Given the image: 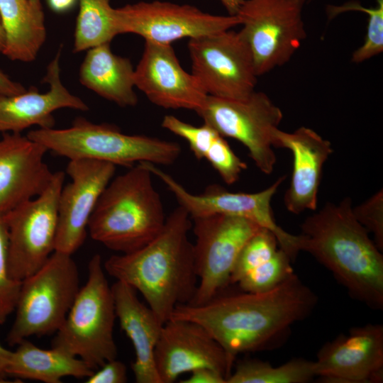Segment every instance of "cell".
Wrapping results in <instances>:
<instances>
[{"label":"cell","instance_id":"1","mask_svg":"<svg viewBox=\"0 0 383 383\" xmlns=\"http://www.w3.org/2000/svg\"><path fill=\"white\" fill-rule=\"evenodd\" d=\"M317 302L316 294L293 273L267 292L218 294L202 304L178 305L170 318L204 327L225 351L232 372L238 355L273 348Z\"/></svg>","mask_w":383,"mask_h":383},{"label":"cell","instance_id":"2","mask_svg":"<svg viewBox=\"0 0 383 383\" xmlns=\"http://www.w3.org/2000/svg\"><path fill=\"white\" fill-rule=\"evenodd\" d=\"M191 220L179 206L148 243L104 262L106 273L139 292L162 323L177 306L191 303L196 291L194 246L189 238Z\"/></svg>","mask_w":383,"mask_h":383},{"label":"cell","instance_id":"3","mask_svg":"<svg viewBox=\"0 0 383 383\" xmlns=\"http://www.w3.org/2000/svg\"><path fill=\"white\" fill-rule=\"evenodd\" d=\"M355 218L352 199L327 202L307 217L297 235L300 251L331 272L354 299L373 309L383 308V256Z\"/></svg>","mask_w":383,"mask_h":383},{"label":"cell","instance_id":"4","mask_svg":"<svg viewBox=\"0 0 383 383\" xmlns=\"http://www.w3.org/2000/svg\"><path fill=\"white\" fill-rule=\"evenodd\" d=\"M145 162L113 177L91 216V238L121 253L136 250L162 229L167 216Z\"/></svg>","mask_w":383,"mask_h":383},{"label":"cell","instance_id":"5","mask_svg":"<svg viewBox=\"0 0 383 383\" xmlns=\"http://www.w3.org/2000/svg\"><path fill=\"white\" fill-rule=\"evenodd\" d=\"M27 136L70 160H92L129 168L140 162L170 165L182 152L177 143L126 134L116 126L95 123L83 117L76 118L68 128H38Z\"/></svg>","mask_w":383,"mask_h":383},{"label":"cell","instance_id":"6","mask_svg":"<svg viewBox=\"0 0 383 383\" xmlns=\"http://www.w3.org/2000/svg\"><path fill=\"white\" fill-rule=\"evenodd\" d=\"M87 272V281L55 333L52 347L79 357L94 371L106 361L117 358L113 337L116 315L111 286L100 255L90 259Z\"/></svg>","mask_w":383,"mask_h":383},{"label":"cell","instance_id":"7","mask_svg":"<svg viewBox=\"0 0 383 383\" xmlns=\"http://www.w3.org/2000/svg\"><path fill=\"white\" fill-rule=\"evenodd\" d=\"M79 289V270L72 255L55 250L40 268L21 281L8 344L55 333Z\"/></svg>","mask_w":383,"mask_h":383},{"label":"cell","instance_id":"8","mask_svg":"<svg viewBox=\"0 0 383 383\" xmlns=\"http://www.w3.org/2000/svg\"><path fill=\"white\" fill-rule=\"evenodd\" d=\"M306 0H244L236 16L252 53L257 75L287 63L306 38Z\"/></svg>","mask_w":383,"mask_h":383},{"label":"cell","instance_id":"9","mask_svg":"<svg viewBox=\"0 0 383 383\" xmlns=\"http://www.w3.org/2000/svg\"><path fill=\"white\" fill-rule=\"evenodd\" d=\"M65 174L53 173L45 190L4 214L11 277L21 282L40 268L55 250L58 199Z\"/></svg>","mask_w":383,"mask_h":383},{"label":"cell","instance_id":"10","mask_svg":"<svg viewBox=\"0 0 383 383\" xmlns=\"http://www.w3.org/2000/svg\"><path fill=\"white\" fill-rule=\"evenodd\" d=\"M196 113L224 138L240 142L262 172H272L276 163L273 133L283 113L265 93L255 91L242 100L208 95Z\"/></svg>","mask_w":383,"mask_h":383},{"label":"cell","instance_id":"11","mask_svg":"<svg viewBox=\"0 0 383 383\" xmlns=\"http://www.w3.org/2000/svg\"><path fill=\"white\" fill-rule=\"evenodd\" d=\"M195 235L194 258L198 284L192 304H202L228 283L238 257L261 228L240 216L215 214L192 218Z\"/></svg>","mask_w":383,"mask_h":383},{"label":"cell","instance_id":"12","mask_svg":"<svg viewBox=\"0 0 383 383\" xmlns=\"http://www.w3.org/2000/svg\"><path fill=\"white\" fill-rule=\"evenodd\" d=\"M192 74L209 96L242 100L254 92L257 75L250 50L231 30L189 39Z\"/></svg>","mask_w":383,"mask_h":383},{"label":"cell","instance_id":"13","mask_svg":"<svg viewBox=\"0 0 383 383\" xmlns=\"http://www.w3.org/2000/svg\"><path fill=\"white\" fill-rule=\"evenodd\" d=\"M152 175L158 177L175 196L179 206L191 218L215 214L244 217L271 231L277 237L279 248L294 261L299 250L297 235L283 230L276 223L271 201L286 175L279 177L267 188L254 193L234 192L218 184L209 185L202 194H194L173 177L157 165L145 162Z\"/></svg>","mask_w":383,"mask_h":383},{"label":"cell","instance_id":"14","mask_svg":"<svg viewBox=\"0 0 383 383\" xmlns=\"http://www.w3.org/2000/svg\"><path fill=\"white\" fill-rule=\"evenodd\" d=\"M118 33H133L145 41L171 45L189 39L231 30L240 25L236 16L205 13L188 4L167 1H139L115 9Z\"/></svg>","mask_w":383,"mask_h":383},{"label":"cell","instance_id":"15","mask_svg":"<svg viewBox=\"0 0 383 383\" xmlns=\"http://www.w3.org/2000/svg\"><path fill=\"white\" fill-rule=\"evenodd\" d=\"M115 172L109 162L70 160L66 172L71 182L62 186L58 199L55 251L72 255L83 245L91 216Z\"/></svg>","mask_w":383,"mask_h":383},{"label":"cell","instance_id":"16","mask_svg":"<svg viewBox=\"0 0 383 383\" xmlns=\"http://www.w3.org/2000/svg\"><path fill=\"white\" fill-rule=\"evenodd\" d=\"M316 376L328 382H380L383 379V326L350 328L326 343L314 361Z\"/></svg>","mask_w":383,"mask_h":383},{"label":"cell","instance_id":"17","mask_svg":"<svg viewBox=\"0 0 383 383\" xmlns=\"http://www.w3.org/2000/svg\"><path fill=\"white\" fill-rule=\"evenodd\" d=\"M161 383H172L184 373L201 367L231 373L225 351L199 323L170 318L162 326L155 350Z\"/></svg>","mask_w":383,"mask_h":383},{"label":"cell","instance_id":"18","mask_svg":"<svg viewBox=\"0 0 383 383\" xmlns=\"http://www.w3.org/2000/svg\"><path fill=\"white\" fill-rule=\"evenodd\" d=\"M134 82L152 103L165 109L196 112L208 96L197 79L182 68L171 45L145 41Z\"/></svg>","mask_w":383,"mask_h":383},{"label":"cell","instance_id":"19","mask_svg":"<svg viewBox=\"0 0 383 383\" xmlns=\"http://www.w3.org/2000/svg\"><path fill=\"white\" fill-rule=\"evenodd\" d=\"M48 150L21 133L0 139V213L5 214L41 194L53 173L44 161Z\"/></svg>","mask_w":383,"mask_h":383},{"label":"cell","instance_id":"20","mask_svg":"<svg viewBox=\"0 0 383 383\" xmlns=\"http://www.w3.org/2000/svg\"><path fill=\"white\" fill-rule=\"evenodd\" d=\"M61 51L62 46L47 67L43 81L49 84L48 91L40 93L30 87L16 95L0 94V132L21 133L33 126L50 128L55 125L52 113L58 109L89 110L88 105L70 93L62 82Z\"/></svg>","mask_w":383,"mask_h":383},{"label":"cell","instance_id":"21","mask_svg":"<svg viewBox=\"0 0 383 383\" xmlns=\"http://www.w3.org/2000/svg\"><path fill=\"white\" fill-rule=\"evenodd\" d=\"M273 147L286 148L293 155L291 182L284 196L286 209L294 214L316 211L323 167L333 152L331 142L301 126L291 133L276 129Z\"/></svg>","mask_w":383,"mask_h":383},{"label":"cell","instance_id":"22","mask_svg":"<svg viewBox=\"0 0 383 383\" xmlns=\"http://www.w3.org/2000/svg\"><path fill=\"white\" fill-rule=\"evenodd\" d=\"M111 289L116 318L134 348L131 368L135 382L161 383L155 350L164 323L139 300L137 292L128 284L116 280Z\"/></svg>","mask_w":383,"mask_h":383},{"label":"cell","instance_id":"23","mask_svg":"<svg viewBox=\"0 0 383 383\" xmlns=\"http://www.w3.org/2000/svg\"><path fill=\"white\" fill-rule=\"evenodd\" d=\"M80 83L121 107L135 106L134 69L129 59L115 55L110 43L87 50L79 69Z\"/></svg>","mask_w":383,"mask_h":383},{"label":"cell","instance_id":"24","mask_svg":"<svg viewBox=\"0 0 383 383\" xmlns=\"http://www.w3.org/2000/svg\"><path fill=\"white\" fill-rule=\"evenodd\" d=\"M16 345L6 367L9 377L60 383L65 377L87 378L94 372L82 360L59 348L42 349L27 339Z\"/></svg>","mask_w":383,"mask_h":383},{"label":"cell","instance_id":"25","mask_svg":"<svg viewBox=\"0 0 383 383\" xmlns=\"http://www.w3.org/2000/svg\"><path fill=\"white\" fill-rule=\"evenodd\" d=\"M0 22L6 39L2 54L12 61L35 60L46 39L43 11L29 0H0Z\"/></svg>","mask_w":383,"mask_h":383},{"label":"cell","instance_id":"26","mask_svg":"<svg viewBox=\"0 0 383 383\" xmlns=\"http://www.w3.org/2000/svg\"><path fill=\"white\" fill-rule=\"evenodd\" d=\"M74 52L87 50L96 45L111 43L118 31L115 9L110 0H78Z\"/></svg>","mask_w":383,"mask_h":383},{"label":"cell","instance_id":"27","mask_svg":"<svg viewBox=\"0 0 383 383\" xmlns=\"http://www.w3.org/2000/svg\"><path fill=\"white\" fill-rule=\"evenodd\" d=\"M316 377L314 361L292 359L279 366L258 360L237 364L226 383H305Z\"/></svg>","mask_w":383,"mask_h":383},{"label":"cell","instance_id":"28","mask_svg":"<svg viewBox=\"0 0 383 383\" xmlns=\"http://www.w3.org/2000/svg\"><path fill=\"white\" fill-rule=\"evenodd\" d=\"M375 1L376 6L372 7L364 6L357 1L326 6V15L329 20L348 11H360L367 16L365 38L362 45L352 54L351 61L353 63H362L383 51V0Z\"/></svg>","mask_w":383,"mask_h":383},{"label":"cell","instance_id":"29","mask_svg":"<svg viewBox=\"0 0 383 383\" xmlns=\"http://www.w3.org/2000/svg\"><path fill=\"white\" fill-rule=\"evenodd\" d=\"M279 248L276 235L269 229L261 228L241 250L230 278L235 284L241 277L271 259Z\"/></svg>","mask_w":383,"mask_h":383},{"label":"cell","instance_id":"30","mask_svg":"<svg viewBox=\"0 0 383 383\" xmlns=\"http://www.w3.org/2000/svg\"><path fill=\"white\" fill-rule=\"evenodd\" d=\"M289 256L280 248L267 262L241 277L235 284L246 292L269 291L294 272Z\"/></svg>","mask_w":383,"mask_h":383},{"label":"cell","instance_id":"31","mask_svg":"<svg viewBox=\"0 0 383 383\" xmlns=\"http://www.w3.org/2000/svg\"><path fill=\"white\" fill-rule=\"evenodd\" d=\"M162 126L184 139L198 160L204 159L213 142L221 135L209 124L204 123L201 126H195L172 115L164 116Z\"/></svg>","mask_w":383,"mask_h":383},{"label":"cell","instance_id":"32","mask_svg":"<svg viewBox=\"0 0 383 383\" xmlns=\"http://www.w3.org/2000/svg\"><path fill=\"white\" fill-rule=\"evenodd\" d=\"M21 283L9 272L7 229L4 216L0 213V324L14 311Z\"/></svg>","mask_w":383,"mask_h":383},{"label":"cell","instance_id":"33","mask_svg":"<svg viewBox=\"0 0 383 383\" xmlns=\"http://www.w3.org/2000/svg\"><path fill=\"white\" fill-rule=\"evenodd\" d=\"M204 159L228 184L235 183L242 172L247 168L246 163L235 155L221 135L213 142Z\"/></svg>","mask_w":383,"mask_h":383},{"label":"cell","instance_id":"34","mask_svg":"<svg viewBox=\"0 0 383 383\" xmlns=\"http://www.w3.org/2000/svg\"><path fill=\"white\" fill-rule=\"evenodd\" d=\"M356 220L374 236V243L383 250V191L380 189L360 205L353 207Z\"/></svg>","mask_w":383,"mask_h":383},{"label":"cell","instance_id":"35","mask_svg":"<svg viewBox=\"0 0 383 383\" xmlns=\"http://www.w3.org/2000/svg\"><path fill=\"white\" fill-rule=\"evenodd\" d=\"M86 379L87 383H125L128 380L127 367L114 358L106 361Z\"/></svg>","mask_w":383,"mask_h":383},{"label":"cell","instance_id":"36","mask_svg":"<svg viewBox=\"0 0 383 383\" xmlns=\"http://www.w3.org/2000/svg\"><path fill=\"white\" fill-rule=\"evenodd\" d=\"M190 373L182 383H226V378L221 372L209 367L199 368Z\"/></svg>","mask_w":383,"mask_h":383},{"label":"cell","instance_id":"37","mask_svg":"<svg viewBox=\"0 0 383 383\" xmlns=\"http://www.w3.org/2000/svg\"><path fill=\"white\" fill-rule=\"evenodd\" d=\"M26 88L19 82L13 81L0 70V94L12 96L25 91Z\"/></svg>","mask_w":383,"mask_h":383},{"label":"cell","instance_id":"38","mask_svg":"<svg viewBox=\"0 0 383 383\" xmlns=\"http://www.w3.org/2000/svg\"><path fill=\"white\" fill-rule=\"evenodd\" d=\"M49 8L56 13H65L72 9L78 0H46Z\"/></svg>","mask_w":383,"mask_h":383},{"label":"cell","instance_id":"39","mask_svg":"<svg viewBox=\"0 0 383 383\" xmlns=\"http://www.w3.org/2000/svg\"><path fill=\"white\" fill-rule=\"evenodd\" d=\"M11 350H7L0 343V383L10 382L6 374V367Z\"/></svg>","mask_w":383,"mask_h":383},{"label":"cell","instance_id":"40","mask_svg":"<svg viewBox=\"0 0 383 383\" xmlns=\"http://www.w3.org/2000/svg\"><path fill=\"white\" fill-rule=\"evenodd\" d=\"M228 15L235 16L244 0H219Z\"/></svg>","mask_w":383,"mask_h":383},{"label":"cell","instance_id":"41","mask_svg":"<svg viewBox=\"0 0 383 383\" xmlns=\"http://www.w3.org/2000/svg\"><path fill=\"white\" fill-rule=\"evenodd\" d=\"M5 42H6V39H5L4 31L0 23V53L1 54L3 53V51L5 48Z\"/></svg>","mask_w":383,"mask_h":383},{"label":"cell","instance_id":"42","mask_svg":"<svg viewBox=\"0 0 383 383\" xmlns=\"http://www.w3.org/2000/svg\"><path fill=\"white\" fill-rule=\"evenodd\" d=\"M33 7L38 11H43L40 0H29Z\"/></svg>","mask_w":383,"mask_h":383},{"label":"cell","instance_id":"43","mask_svg":"<svg viewBox=\"0 0 383 383\" xmlns=\"http://www.w3.org/2000/svg\"><path fill=\"white\" fill-rule=\"evenodd\" d=\"M1 23V22H0Z\"/></svg>","mask_w":383,"mask_h":383}]
</instances>
